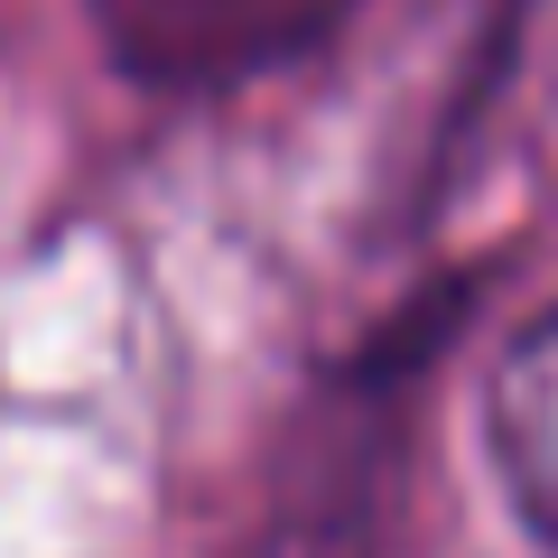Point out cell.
I'll return each mask as SVG.
<instances>
[{
  "instance_id": "obj_1",
  "label": "cell",
  "mask_w": 558,
  "mask_h": 558,
  "mask_svg": "<svg viewBox=\"0 0 558 558\" xmlns=\"http://www.w3.org/2000/svg\"><path fill=\"white\" fill-rule=\"evenodd\" d=\"M317 20H336V0H94L112 65L140 84H223L289 57Z\"/></svg>"
},
{
  "instance_id": "obj_2",
  "label": "cell",
  "mask_w": 558,
  "mask_h": 558,
  "mask_svg": "<svg viewBox=\"0 0 558 558\" xmlns=\"http://www.w3.org/2000/svg\"><path fill=\"white\" fill-rule=\"evenodd\" d=\"M484 438H494L502 494L558 549V307L502 354L494 391H484Z\"/></svg>"
}]
</instances>
